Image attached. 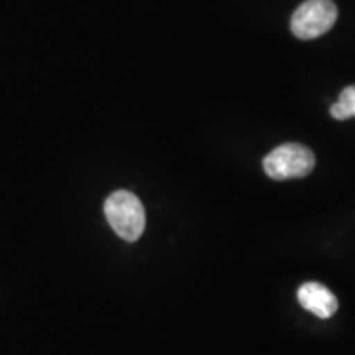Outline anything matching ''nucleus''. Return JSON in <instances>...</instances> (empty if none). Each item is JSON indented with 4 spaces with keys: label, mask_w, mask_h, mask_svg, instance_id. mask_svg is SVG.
I'll return each mask as SVG.
<instances>
[{
    "label": "nucleus",
    "mask_w": 355,
    "mask_h": 355,
    "mask_svg": "<svg viewBox=\"0 0 355 355\" xmlns=\"http://www.w3.org/2000/svg\"><path fill=\"white\" fill-rule=\"evenodd\" d=\"M104 212L114 232L127 242L139 241L145 230L144 204L130 191H115L105 199Z\"/></svg>",
    "instance_id": "obj_1"
},
{
    "label": "nucleus",
    "mask_w": 355,
    "mask_h": 355,
    "mask_svg": "<svg viewBox=\"0 0 355 355\" xmlns=\"http://www.w3.org/2000/svg\"><path fill=\"white\" fill-rule=\"evenodd\" d=\"M314 153L301 144L279 145L263 158L265 173L277 181L308 176L314 170Z\"/></svg>",
    "instance_id": "obj_2"
},
{
    "label": "nucleus",
    "mask_w": 355,
    "mask_h": 355,
    "mask_svg": "<svg viewBox=\"0 0 355 355\" xmlns=\"http://www.w3.org/2000/svg\"><path fill=\"white\" fill-rule=\"evenodd\" d=\"M337 20L332 0H306L291 17V32L300 40H314L327 33Z\"/></svg>",
    "instance_id": "obj_3"
},
{
    "label": "nucleus",
    "mask_w": 355,
    "mask_h": 355,
    "mask_svg": "<svg viewBox=\"0 0 355 355\" xmlns=\"http://www.w3.org/2000/svg\"><path fill=\"white\" fill-rule=\"evenodd\" d=\"M298 301L306 311L313 313L314 316L327 319L339 308L337 298L321 283L309 282L304 283L298 290Z\"/></svg>",
    "instance_id": "obj_4"
},
{
    "label": "nucleus",
    "mask_w": 355,
    "mask_h": 355,
    "mask_svg": "<svg viewBox=\"0 0 355 355\" xmlns=\"http://www.w3.org/2000/svg\"><path fill=\"white\" fill-rule=\"evenodd\" d=\"M339 102L344 105L345 112H347L349 119L355 117V84L354 86L345 87L339 96Z\"/></svg>",
    "instance_id": "obj_5"
},
{
    "label": "nucleus",
    "mask_w": 355,
    "mask_h": 355,
    "mask_svg": "<svg viewBox=\"0 0 355 355\" xmlns=\"http://www.w3.org/2000/svg\"><path fill=\"white\" fill-rule=\"evenodd\" d=\"M331 115L336 119V121H347V119H349V115H347V112H345L344 105L340 104L339 101H337L336 104L331 105Z\"/></svg>",
    "instance_id": "obj_6"
}]
</instances>
